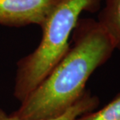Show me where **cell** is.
I'll use <instances>...</instances> for the list:
<instances>
[{
    "label": "cell",
    "instance_id": "6da1fadb",
    "mask_svg": "<svg viewBox=\"0 0 120 120\" xmlns=\"http://www.w3.org/2000/svg\"><path fill=\"white\" fill-rule=\"evenodd\" d=\"M67 53L39 86L10 113L19 119L56 118L85 92L89 77L108 61L116 49L109 35L97 20H78Z\"/></svg>",
    "mask_w": 120,
    "mask_h": 120
},
{
    "label": "cell",
    "instance_id": "7a4b0ae2",
    "mask_svg": "<svg viewBox=\"0 0 120 120\" xmlns=\"http://www.w3.org/2000/svg\"><path fill=\"white\" fill-rule=\"evenodd\" d=\"M101 0H61L41 27L33 52L17 62L13 96L22 102L47 77L70 48L68 40L83 11L95 12Z\"/></svg>",
    "mask_w": 120,
    "mask_h": 120
},
{
    "label": "cell",
    "instance_id": "3957f363",
    "mask_svg": "<svg viewBox=\"0 0 120 120\" xmlns=\"http://www.w3.org/2000/svg\"><path fill=\"white\" fill-rule=\"evenodd\" d=\"M61 0H0V24L41 27Z\"/></svg>",
    "mask_w": 120,
    "mask_h": 120
},
{
    "label": "cell",
    "instance_id": "277c9868",
    "mask_svg": "<svg viewBox=\"0 0 120 120\" xmlns=\"http://www.w3.org/2000/svg\"><path fill=\"white\" fill-rule=\"evenodd\" d=\"M97 21L109 35L116 49L120 50V0H105Z\"/></svg>",
    "mask_w": 120,
    "mask_h": 120
},
{
    "label": "cell",
    "instance_id": "5b68a950",
    "mask_svg": "<svg viewBox=\"0 0 120 120\" xmlns=\"http://www.w3.org/2000/svg\"><path fill=\"white\" fill-rule=\"evenodd\" d=\"M99 104V99L97 96L91 94L88 90L83 94V95L75 102L70 108L68 109L64 113L56 118L50 119L41 120H75L78 116L86 113V112L95 110ZM0 120H26L19 119L12 116L10 114L6 113L3 109L0 108Z\"/></svg>",
    "mask_w": 120,
    "mask_h": 120
},
{
    "label": "cell",
    "instance_id": "8992f818",
    "mask_svg": "<svg viewBox=\"0 0 120 120\" xmlns=\"http://www.w3.org/2000/svg\"><path fill=\"white\" fill-rule=\"evenodd\" d=\"M75 120H120V92L103 108L86 112Z\"/></svg>",
    "mask_w": 120,
    "mask_h": 120
}]
</instances>
